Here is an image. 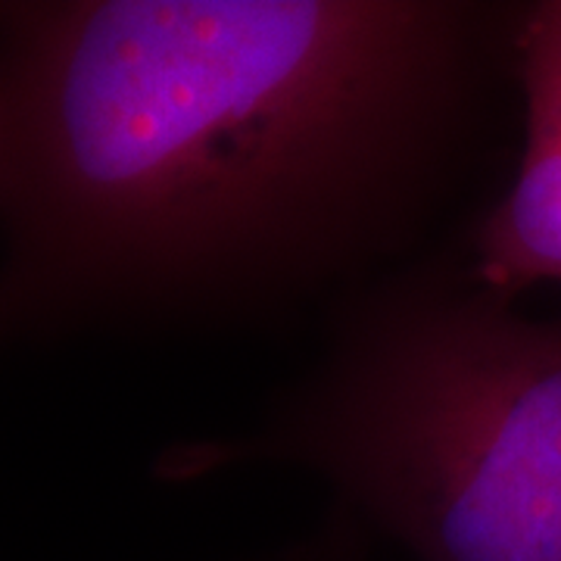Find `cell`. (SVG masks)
<instances>
[{
    "label": "cell",
    "mask_w": 561,
    "mask_h": 561,
    "mask_svg": "<svg viewBox=\"0 0 561 561\" xmlns=\"http://www.w3.org/2000/svg\"><path fill=\"white\" fill-rule=\"evenodd\" d=\"M365 537L368 530L353 515L337 508V515L321 524L319 530L250 561H368Z\"/></svg>",
    "instance_id": "obj_4"
},
{
    "label": "cell",
    "mask_w": 561,
    "mask_h": 561,
    "mask_svg": "<svg viewBox=\"0 0 561 561\" xmlns=\"http://www.w3.org/2000/svg\"><path fill=\"white\" fill-rule=\"evenodd\" d=\"M518 7L3 0L0 346L238 328L409 265L490 150Z\"/></svg>",
    "instance_id": "obj_1"
},
{
    "label": "cell",
    "mask_w": 561,
    "mask_h": 561,
    "mask_svg": "<svg viewBox=\"0 0 561 561\" xmlns=\"http://www.w3.org/2000/svg\"><path fill=\"white\" fill-rule=\"evenodd\" d=\"M515 84L522 153L508 187L474 225L468 272L518 302L540 284H561V0L518 7Z\"/></svg>",
    "instance_id": "obj_3"
},
{
    "label": "cell",
    "mask_w": 561,
    "mask_h": 561,
    "mask_svg": "<svg viewBox=\"0 0 561 561\" xmlns=\"http://www.w3.org/2000/svg\"><path fill=\"white\" fill-rule=\"evenodd\" d=\"M337 312L250 431L169 446L157 478L300 471L412 561H561V312L524 316L459 256L409 262Z\"/></svg>",
    "instance_id": "obj_2"
}]
</instances>
